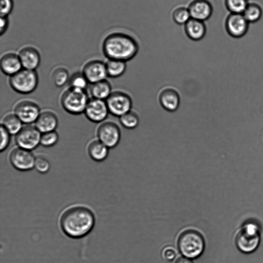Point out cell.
Listing matches in <instances>:
<instances>
[{"instance_id":"8992f818","label":"cell","mask_w":263,"mask_h":263,"mask_svg":"<svg viewBox=\"0 0 263 263\" xmlns=\"http://www.w3.org/2000/svg\"><path fill=\"white\" fill-rule=\"evenodd\" d=\"M109 113L119 118L132 110L133 101L126 92L117 90L111 92L105 100Z\"/></svg>"},{"instance_id":"277c9868","label":"cell","mask_w":263,"mask_h":263,"mask_svg":"<svg viewBox=\"0 0 263 263\" xmlns=\"http://www.w3.org/2000/svg\"><path fill=\"white\" fill-rule=\"evenodd\" d=\"M89 100L85 90L69 87L63 93L61 102L67 112L78 115L84 112Z\"/></svg>"},{"instance_id":"ac0fdd59","label":"cell","mask_w":263,"mask_h":263,"mask_svg":"<svg viewBox=\"0 0 263 263\" xmlns=\"http://www.w3.org/2000/svg\"><path fill=\"white\" fill-rule=\"evenodd\" d=\"M2 72L10 77L20 71L23 68L18 54L14 52L4 54L0 61Z\"/></svg>"},{"instance_id":"83f0119b","label":"cell","mask_w":263,"mask_h":263,"mask_svg":"<svg viewBox=\"0 0 263 263\" xmlns=\"http://www.w3.org/2000/svg\"><path fill=\"white\" fill-rule=\"evenodd\" d=\"M68 70L64 67H58L54 70L52 74V80L57 87L64 86L69 80Z\"/></svg>"},{"instance_id":"8d00e7d4","label":"cell","mask_w":263,"mask_h":263,"mask_svg":"<svg viewBox=\"0 0 263 263\" xmlns=\"http://www.w3.org/2000/svg\"><path fill=\"white\" fill-rule=\"evenodd\" d=\"M175 263H193L192 259L189 258L182 256L178 258Z\"/></svg>"},{"instance_id":"603a6c76","label":"cell","mask_w":263,"mask_h":263,"mask_svg":"<svg viewBox=\"0 0 263 263\" xmlns=\"http://www.w3.org/2000/svg\"><path fill=\"white\" fill-rule=\"evenodd\" d=\"M23 122L14 113L5 116L1 125L11 134L16 135L22 128Z\"/></svg>"},{"instance_id":"836d02e7","label":"cell","mask_w":263,"mask_h":263,"mask_svg":"<svg viewBox=\"0 0 263 263\" xmlns=\"http://www.w3.org/2000/svg\"><path fill=\"white\" fill-rule=\"evenodd\" d=\"M11 134L1 125V152L4 151L9 145Z\"/></svg>"},{"instance_id":"8fae6325","label":"cell","mask_w":263,"mask_h":263,"mask_svg":"<svg viewBox=\"0 0 263 263\" xmlns=\"http://www.w3.org/2000/svg\"><path fill=\"white\" fill-rule=\"evenodd\" d=\"M84 113L89 121L100 123L106 119L109 112L105 100L92 98L89 100Z\"/></svg>"},{"instance_id":"9c48e42d","label":"cell","mask_w":263,"mask_h":263,"mask_svg":"<svg viewBox=\"0 0 263 263\" xmlns=\"http://www.w3.org/2000/svg\"><path fill=\"white\" fill-rule=\"evenodd\" d=\"M35 158L31 151L18 147L12 150L9 155L11 165L21 171H27L33 168Z\"/></svg>"},{"instance_id":"d4e9b609","label":"cell","mask_w":263,"mask_h":263,"mask_svg":"<svg viewBox=\"0 0 263 263\" xmlns=\"http://www.w3.org/2000/svg\"><path fill=\"white\" fill-rule=\"evenodd\" d=\"M262 14L260 6L256 3H249L242 14L247 21L250 23H255L258 21Z\"/></svg>"},{"instance_id":"ffe728a7","label":"cell","mask_w":263,"mask_h":263,"mask_svg":"<svg viewBox=\"0 0 263 263\" xmlns=\"http://www.w3.org/2000/svg\"><path fill=\"white\" fill-rule=\"evenodd\" d=\"M184 29L186 36L195 41L202 39L206 32L204 22L192 18L184 25Z\"/></svg>"},{"instance_id":"d6a6232c","label":"cell","mask_w":263,"mask_h":263,"mask_svg":"<svg viewBox=\"0 0 263 263\" xmlns=\"http://www.w3.org/2000/svg\"><path fill=\"white\" fill-rule=\"evenodd\" d=\"M13 0H1V17H8L13 10Z\"/></svg>"},{"instance_id":"52a82bcc","label":"cell","mask_w":263,"mask_h":263,"mask_svg":"<svg viewBox=\"0 0 263 263\" xmlns=\"http://www.w3.org/2000/svg\"><path fill=\"white\" fill-rule=\"evenodd\" d=\"M41 135L35 125H26L15 135V141L18 147L31 151L40 144Z\"/></svg>"},{"instance_id":"d6986e66","label":"cell","mask_w":263,"mask_h":263,"mask_svg":"<svg viewBox=\"0 0 263 263\" xmlns=\"http://www.w3.org/2000/svg\"><path fill=\"white\" fill-rule=\"evenodd\" d=\"M34 123L39 130L44 133L55 130L58 125V119L54 112L44 111L40 113Z\"/></svg>"},{"instance_id":"484cf974","label":"cell","mask_w":263,"mask_h":263,"mask_svg":"<svg viewBox=\"0 0 263 263\" xmlns=\"http://www.w3.org/2000/svg\"><path fill=\"white\" fill-rule=\"evenodd\" d=\"M119 121L124 128L133 129L138 126L140 120L137 113L132 109L120 117Z\"/></svg>"},{"instance_id":"7a4b0ae2","label":"cell","mask_w":263,"mask_h":263,"mask_svg":"<svg viewBox=\"0 0 263 263\" xmlns=\"http://www.w3.org/2000/svg\"><path fill=\"white\" fill-rule=\"evenodd\" d=\"M102 51L108 59H116L127 62L137 54L139 47L132 36L117 32L107 35L102 43Z\"/></svg>"},{"instance_id":"ba28073f","label":"cell","mask_w":263,"mask_h":263,"mask_svg":"<svg viewBox=\"0 0 263 263\" xmlns=\"http://www.w3.org/2000/svg\"><path fill=\"white\" fill-rule=\"evenodd\" d=\"M98 139L109 148L116 147L121 139V130L118 125L111 121H106L99 125L97 131Z\"/></svg>"},{"instance_id":"4dcf8cb0","label":"cell","mask_w":263,"mask_h":263,"mask_svg":"<svg viewBox=\"0 0 263 263\" xmlns=\"http://www.w3.org/2000/svg\"><path fill=\"white\" fill-rule=\"evenodd\" d=\"M59 140V135L54 130L42 133L40 144L44 147H51L54 145Z\"/></svg>"},{"instance_id":"e575fe53","label":"cell","mask_w":263,"mask_h":263,"mask_svg":"<svg viewBox=\"0 0 263 263\" xmlns=\"http://www.w3.org/2000/svg\"><path fill=\"white\" fill-rule=\"evenodd\" d=\"M162 256L167 261H172L176 256V252L174 248L167 246L162 251Z\"/></svg>"},{"instance_id":"cb8c5ba5","label":"cell","mask_w":263,"mask_h":263,"mask_svg":"<svg viewBox=\"0 0 263 263\" xmlns=\"http://www.w3.org/2000/svg\"><path fill=\"white\" fill-rule=\"evenodd\" d=\"M126 63L122 60L108 59L105 63L107 76L115 78L123 75L126 69Z\"/></svg>"},{"instance_id":"6da1fadb","label":"cell","mask_w":263,"mask_h":263,"mask_svg":"<svg viewBox=\"0 0 263 263\" xmlns=\"http://www.w3.org/2000/svg\"><path fill=\"white\" fill-rule=\"evenodd\" d=\"M62 231L71 238H80L90 232L95 223V217L88 208L76 205L67 208L60 218Z\"/></svg>"},{"instance_id":"4fadbf2b","label":"cell","mask_w":263,"mask_h":263,"mask_svg":"<svg viewBox=\"0 0 263 263\" xmlns=\"http://www.w3.org/2000/svg\"><path fill=\"white\" fill-rule=\"evenodd\" d=\"M82 73L91 84L106 80L108 77L105 63L98 60L86 63L83 68Z\"/></svg>"},{"instance_id":"5bb4252c","label":"cell","mask_w":263,"mask_h":263,"mask_svg":"<svg viewBox=\"0 0 263 263\" xmlns=\"http://www.w3.org/2000/svg\"><path fill=\"white\" fill-rule=\"evenodd\" d=\"M236 245L239 250L245 253L254 252L260 242L259 233L248 231L242 228L236 237Z\"/></svg>"},{"instance_id":"2e32d148","label":"cell","mask_w":263,"mask_h":263,"mask_svg":"<svg viewBox=\"0 0 263 263\" xmlns=\"http://www.w3.org/2000/svg\"><path fill=\"white\" fill-rule=\"evenodd\" d=\"M192 18L204 22L213 13V6L208 0H193L187 6Z\"/></svg>"},{"instance_id":"30bf717a","label":"cell","mask_w":263,"mask_h":263,"mask_svg":"<svg viewBox=\"0 0 263 263\" xmlns=\"http://www.w3.org/2000/svg\"><path fill=\"white\" fill-rule=\"evenodd\" d=\"M14 113L23 123L28 125L35 123L41 112L40 107L34 102L30 100H23L15 105Z\"/></svg>"},{"instance_id":"e0dca14e","label":"cell","mask_w":263,"mask_h":263,"mask_svg":"<svg viewBox=\"0 0 263 263\" xmlns=\"http://www.w3.org/2000/svg\"><path fill=\"white\" fill-rule=\"evenodd\" d=\"M18 56L23 68L35 70L39 66L41 57L39 51L32 46H26L22 48Z\"/></svg>"},{"instance_id":"3957f363","label":"cell","mask_w":263,"mask_h":263,"mask_svg":"<svg viewBox=\"0 0 263 263\" xmlns=\"http://www.w3.org/2000/svg\"><path fill=\"white\" fill-rule=\"evenodd\" d=\"M177 243L178 250L182 255L191 259L199 257L205 248L203 236L194 230L183 232L180 235Z\"/></svg>"},{"instance_id":"d590c367","label":"cell","mask_w":263,"mask_h":263,"mask_svg":"<svg viewBox=\"0 0 263 263\" xmlns=\"http://www.w3.org/2000/svg\"><path fill=\"white\" fill-rule=\"evenodd\" d=\"M9 27L8 17H1L0 34L2 35L7 31Z\"/></svg>"},{"instance_id":"9a60e30c","label":"cell","mask_w":263,"mask_h":263,"mask_svg":"<svg viewBox=\"0 0 263 263\" xmlns=\"http://www.w3.org/2000/svg\"><path fill=\"white\" fill-rule=\"evenodd\" d=\"M158 101L165 110L169 112H174L179 106L180 98L176 89L171 87H166L159 92Z\"/></svg>"},{"instance_id":"44dd1931","label":"cell","mask_w":263,"mask_h":263,"mask_svg":"<svg viewBox=\"0 0 263 263\" xmlns=\"http://www.w3.org/2000/svg\"><path fill=\"white\" fill-rule=\"evenodd\" d=\"M87 152L90 157L96 161H102L108 156L109 148L98 139L92 141L88 145Z\"/></svg>"},{"instance_id":"f1b7e54d","label":"cell","mask_w":263,"mask_h":263,"mask_svg":"<svg viewBox=\"0 0 263 263\" xmlns=\"http://www.w3.org/2000/svg\"><path fill=\"white\" fill-rule=\"evenodd\" d=\"M88 83L82 72H76L69 80V87L83 90H85Z\"/></svg>"},{"instance_id":"5b68a950","label":"cell","mask_w":263,"mask_h":263,"mask_svg":"<svg viewBox=\"0 0 263 263\" xmlns=\"http://www.w3.org/2000/svg\"><path fill=\"white\" fill-rule=\"evenodd\" d=\"M39 82L38 75L35 70L22 69L10 77L9 84L16 92L22 94L32 92L36 88Z\"/></svg>"},{"instance_id":"7c38bea8","label":"cell","mask_w":263,"mask_h":263,"mask_svg":"<svg viewBox=\"0 0 263 263\" xmlns=\"http://www.w3.org/2000/svg\"><path fill=\"white\" fill-rule=\"evenodd\" d=\"M249 23L242 14L230 13L225 22L226 29L230 35L239 38L244 36L248 31Z\"/></svg>"},{"instance_id":"f546056e","label":"cell","mask_w":263,"mask_h":263,"mask_svg":"<svg viewBox=\"0 0 263 263\" xmlns=\"http://www.w3.org/2000/svg\"><path fill=\"white\" fill-rule=\"evenodd\" d=\"M224 3L231 13L242 14L249 3L248 0H224Z\"/></svg>"},{"instance_id":"7402d4cb","label":"cell","mask_w":263,"mask_h":263,"mask_svg":"<svg viewBox=\"0 0 263 263\" xmlns=\"http://www.w3.org/2000/svg\"><path fill=\"white\" fill-rule=\"evenodd\" d=\"M90 93L93 98L106 100L111 92V86L106 80L91 84Z\"/></svg>"},{"instance_id":"4316f807","label":"cell","mask_w":263,"mask_h":263,"mask_svg":"<svg viewBox=\"0 0 263 263\" xmlns=\"http://www.w3.org/2000/svg\"><path fill=\"white\" fill-rule=\"evenodd\" d=\"M174 22L179 25H184L191 18L187 7L179 6L175 7L172 13Z\"/></svg>"},{"instance_id":"1f68e13d","label":"cell","mask_w":263,"mask_h":263,"mask_svg":"<svg viewBox=\"0 0 263 263\" xmlns=\"http://www.w3.org/2000/svg\"><path fill=\"white\" fill-rule=\"evenodd\" d=\"M34 167L39 172L46 173L50 169V162L46 157L39 156L35 158Z\"/></svg>"}]
</instances>
